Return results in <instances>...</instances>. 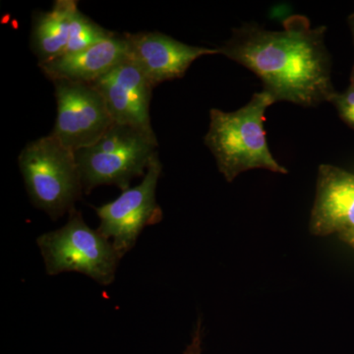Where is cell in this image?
<instances>
[{
    "label": "cell",
    "mask_w": 354,
    "mask_h": 354,
    "mask_svg": "<svg viewBox=\"0 0 354 354\" xmlns=\"http://www.w3.org/2000/svg\"><path fill=\"white\" fill-rule=\"evenodd\" d=\"M78 9L75 0H57L50 11L32 14L31 48L38 64L65 55L72 19Z\"/></svg>",
    "instance_id": "cell-12"
},
{
    "label": "cell",
    "mask_w": 354,
    "mask_h": 354,
    "mask_svg": "<svg viewBox=\"0 0 354 354\" xmlns=\"http://www.w3.org/2000/svg\"><path fill=\"white\" fill-rule=\"evenodd\" d=\"M114 32L104 29L78 9L72 19L69 41L65 55L87 50L91 46L111 38Z\"/></svg>",
    "instance_id": "cell-13"
},
{
    "label": "cell",
    "mask_w": 354,
    "mask_h": 354,
    "mask_svg": "<svg viewBox=\"0 0 354 354\" xmlns=\"http://www.w3.org/2000/svg\"><path fill=\"white\" fill-rule=\"evenodd\" d=\"M127 58L125 34L114 32L111 38L87 50L62 55L38 65L51 82L68 80L93 83Z\"/></svg>",
    "instance_id": "cell-11"
},
{
    "label": "cell",
    "mask_w": 354,
    "mask_h": 354,
    "mask_svg": "<svg viewBox=\"0 0 354 354\" xmlns=\"http://www.w3.org/2000/svg\"><path fill=\"white\" fill-rule=\"evenodd\" d=\"M158 146L156 134L113 123L97 143L75 152L84 193L102 185L128 189L133 179L145 176Z\"/></svg>",
    "instance_id": "cell-4"
},
{
    "label": "cell",
    "mask_w": 354,
    "mask_h": 354,
    "mask_svg": "<svg viewBox=\"0 0 354 354\" xmlns=\"http://www.w3.org/2000/svg\"><path fill=\"white\" fill-rule=\"evenodd\" d=\"M344 239L354 247V234L346 235V236H344Z\"/></svg>",
    "instance_id": "cell-16"
},
{
    "label": "cell",
    "mask_w": 354,
    "mask_h": 354,
    "mask_svg": "<svg viewBox=\"0 0 354 354\" xmlns=\"http://www.w3.org/2000/svg\"><path fill=\"white\" fill-rule=\"evenodd\" d=\"M53 83L57 113L50 135L73 152L94 145L114 123L101 93L91 83Z\"/></svg>",
    "instance_id": "cell-7"
},
{
    "label": "cell",
    "mask_w": 354,
    "mask_h": 354,
    "mask_svg": "<svg viewBox=\"0 0 354 354\" xmlns=\"http://www.w3.org/2000/svg\"><path fill=\"white\" fill-rule=\"evenodd\" d=\"M184 354H202V321L197 323L196 330L193 334L192 341L184 351Z\"/></svg>",
    "instance_id": "cell-15"
},
{
    "label": "cell",
    "mask_w": 354,
    "mask_h": 354,
    "mask_svg": "<svg viewBox=\"0 0 354 354\" xmlns=\"http://www.w3.org/2000/svg\"><path fill=\"white\" fill-rule=\"evenodd\" d=\"M315 235L354 234V176L332 167H319L315 203L310 218Z\"/></svg>",
    "instance_id": "cell-10"
},
{
    "label": "cell",
    "mask_w": 354,
    "mask_h": 354,
    "mask_svg": "<svg viewBox=\"0 0 354 354\" xmlns=\"http://www.w3.org/2000/svg\"><path fill=\"white\" fill-rule=\"evenodd\" d=\"M128 58L156 87L185 75L191 64L205 55H218L216 48L190 46L160 32H125Z\"/></svg>",
    "instance_id": "cell-8"
},
{
    "label": "cell",
    "mask_w": 354,
    "mask_h": 354,
    "mask_svg": "<svg viewBox=\"0 0 354 354\" xmlns=\"http://www.w3.org/2000/svg\"><path fill=\"white\" fill-rule=\"evenodd\" d=\"M325 32V27L293 15L279 31L250 24L235 28L216 50L259 77L274 102L311 108L330 102L335 93Z\"/></svg>",
    "instance_id": "cell-1"
},
{
    "label": "cell",
    "mask_w": 354,
    "mask_h": 354,
    "mask_svg": "<svg viewBox=\"0 0 354 354\" xmlns=\"http://www.w3.org/2000/svg\"><path fill=\"white\" fill-rule=\"evenodd\" d=\"M274 104L271 95L262 91L255 93L245 106L232 113L218 109L209 111L205 144L215 157L218 171L228 183L250 169L288 174L272 157L266 137L265 113Z\"/></svg>",
    "instance_id": "cell-2"
},
{
    "label": "cell",
    "mask_w": 354,
    "mask_h": 354,
    "mask_svg": "<svg viewBox=\"0 0 354 354\" xmlns=\"http://www.w3.org/2000/svg\"><path fill=\"white\" fill-rule=\"evenodd\" d=\"M32 204L51 220L75 209L84 192L75 152L51 135L30 142L18 157Z\"/></svg>",
    "instance_id": "cell-3"
},
{
    "label": "cell",
    "mask_w": 354,
    "mask_h": 354,
    "mask_svg": "<svg viewBox=\"0 0 354 354\" xmlns=\"http://www.w3.org/2000/svg\"><path fill=\"white\" fill-rule=\"evenodd\" d=\"M353 35H354V19H353Z\"/></svg>",
    "instance_id": "cell-18"
},
{
    "label": "cell",
    "mask_w": 354,
    "mask_h": 354,
    "mask_svg": "<svg viewBox=\"0 0 354 354\" xmlns=\"http://www.w3.org/2000/svg\"><path fill=\"white\" fill-rule=\"evenodd\" d=\"M158 155L153 157L141 183L122 191L113 201L95 208L100 218V234L111 241L120 259L136 244L144 228L162 220L156 192L162 176Z\"/></svg>",
    "instance_id": "cell-6"
},
{
    "label": "cell",
    "mask_w": 354,
    "mask_h": 354,
    "mask_svg": "<svg viewBox=\"0 0 354 354\" xmlns=\"http://www.w3.org/2000/svg\"><path fill=\"white\" fill-rule=\"evenodd\" d=\"M101 93L113 122L155 134L150 118L153 86L129 58L91 83Z\"/></svg>",
    "instance_id": "cell-9"
},
{
    "label": "cell",
    "mask_w": 354,
    "mask_h": 354,
    "mask_svg": "<svg viewBox=\"0 0 354 354\" xmlns=\"http://www.w3.org/2000/svg\"><path fill=\"white\" fill-rule=\"evenodd\" d=\"M50 276L75 272L102 286L113 283L121 260L111 241L93 230L82 214L72 209L64 227L41 234L37 239Z\"/></svg>",
    "instance_id": "cell-5"
},
{
    "label": "cell",
    "mask_w": 354,
    "mask_h": 354,
    "mask_svg": "<svg viewBox=\"0 0 354 354\" xmlns=\"http://www.w3.org/2000/svg\"><path fill=\"white\" fill-rule=\"evenodd\" d=\"M351 87L354 88V72H353V86Z\"/></svg>",
    "instance_id": "cell-17"
},
{
    "label": "cell",
    "mask_w": 354,
    "mask_h": 354,
    "mask_svg": "<svg viewBox=\"0 0 354 354\" xmlns=\"http://www.w3.org/2000/svg\"><path fill=\"white\" fill-rule=\"evenodd\" d=\"M330 102L334 104L342 120L354 128V88H348L342 94L335 93Z\"/></svg>",
    "instance_id": "cell-14"
}]
</instances>
